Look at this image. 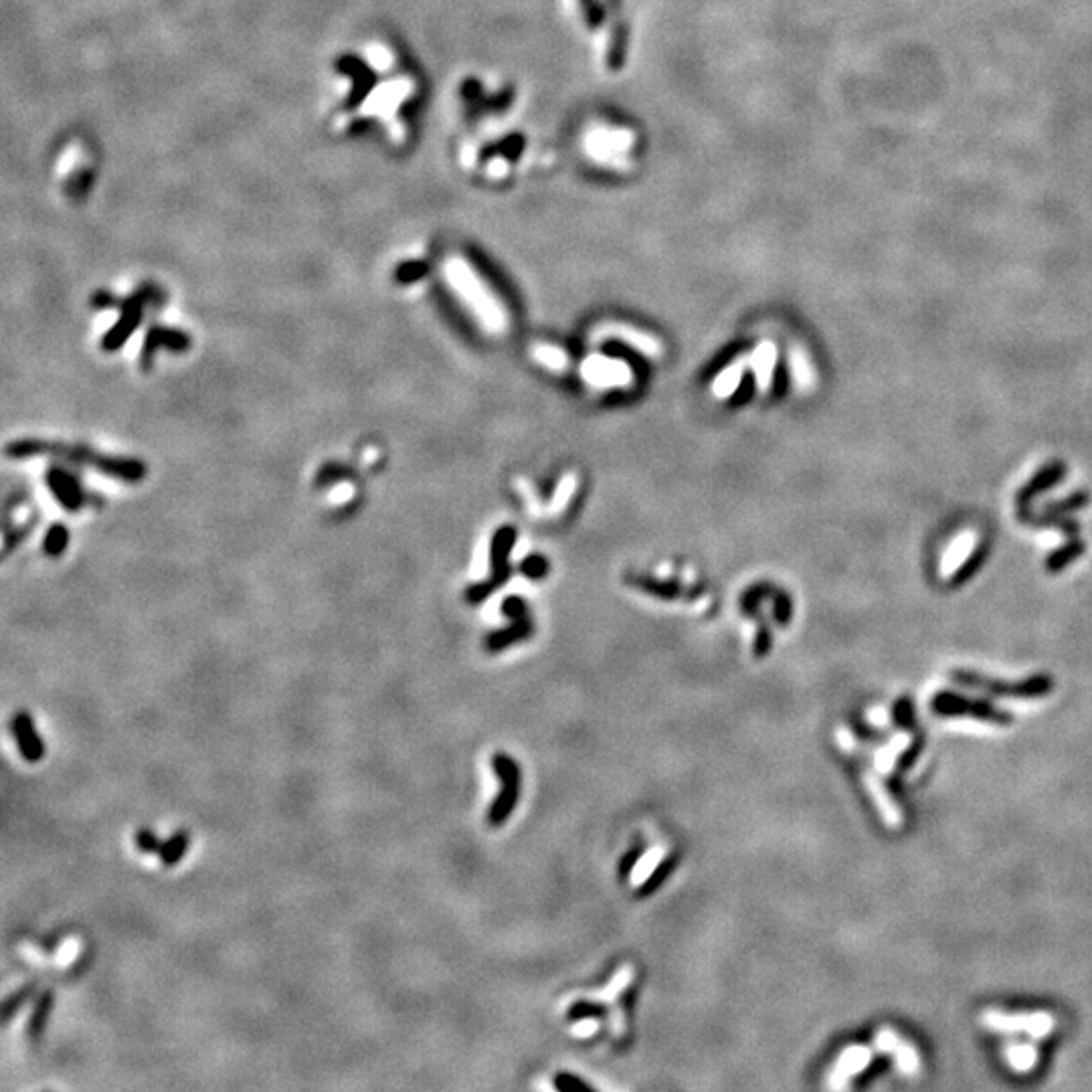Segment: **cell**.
I'll return each mask as SVG.
<instances>
[{"mask_svg": "<svg viewBox=\"0 0 1092 1092\" xmlns=\"http://www.w3.org/2000/svg\"><path fill=\"white\" fill-rule=\"evenodd\" d=\"M575 492H577V476L575 473H564L561 482L557 484L555 496H552L549 508H546V514L549 516L563 514L564 508L571 504L572 496H575Z\"/></svg>", "mask_w": 1092, "mask_h": 1092, "instance_id": "4316f807", "label": "cell"}, {"mask_svg": "<svg viewBox=\"0 0 1092 1092\" xmlns=\"http://www.w3.org/2000/svg\"><path fill=\"white\" fill-rule=\"evenodd\" d=\"M1084 552H1087V542H1084L1082 538H1078V536L1068 538L1067 544H1062L1060 549H1056L1054 552H1050V555L1046 557V563H1044L1046 571L1060 572L1067 569L1068 564L1074 563L1076 558H1081Z\"/></svg>", "mask_w": 1092, "mask_h": 1092, "instance_id": "603a6c76", "label": "cell"}, {"mask_svg": "<svg viewBox=\"0 0 1092 1092\" xmlns=\"http://www.w3.org/2000/svg\"><path fill=\"white\" fill-rule=\"evenodd\" d=\"M494 771L500 781L504 783V789L500 791L494 804H492L488 819L492 826H502L508 819L512 809H514L518 793H521V771H518L516 762L506 755L494 756Z\"/></svg>", "mask_w": 1092, "mask_h": 1092, "instance_id": "9c48e42d", "label": "cell"}, {"mask_svg": "<svg viewBox=\"0 0 1092 1092\" xmlns=\"http://www.w3.org/2000/svg\"><path fill=\"white\" fill-rule=\"evenodd\" d=\"M872 1062V1050L866 1046H850L844 1054L840 1056L838 1064L832 1070V1087L841 1088L852 1081L854 1076L860 1074L862 1070L868 1068Z\"/></svg>", "mask_w": 1092, "mask_h": 1092, "instance_id": "9a60e30c", "label": "cell"}, {"mask_svg": "<svg viewBox=\"0 0 1092 1092\" xmlns=\"http://www.w3.org/2000/svg\"><path fill=\"white\" fill-rule=\"evenodd\" d=\"M190 344H193V340H190L188 334L181 330V328L150 326L142 342L140 365L144 371H148V368L154 363L156 354L160 351H167L173 354H184L190 351Z\"/></svg>", "mask_w": 1092, "mask_h": 1092, "instance_id": "8fae6325", "label": "cell"}, {"mask_svg": "<svg viewBox=\"0 0 1092 1092\" xmlns=\"http://www.w3.org/2000/svg\"><path fill=\"white\" fill-rule=\"evenodd\" d=\"M670 868H672V866H670V864H663V866H660V868H657V870H654V876H651V880H649V884H646V888H643V890H642V892H651V890H656V888H657V884H660V880H662V878H666V876H668V872H670Z\"/></svg>", "mask_w": 1092, "mask_h": 1092, "instance_id": "8d00e7d4", "label": "cell"}, {"mask_svg": "<svg viewBox=\"0 0 1092 1092\" xmlns=\"http://www.w3.org/2000/svg\"><path fill=\"white\" fill-rule=\"evenodd\" d=\"M35 993H37V985L35 983H26V985H23V988H18L17 991H12L11 996L4 999V1003H3V1022L9 1024L11 1019L15 1018V1014H18V1011H21L23 1005L26 1002H31L32 997H35Z\"/></svg>", "mask_w": 1092, "mask_h": 1092, "instance_id": "f546056e", "label": "cell"}, {"mask_svg": "<svg viewBox=\"0 0 1092 1092\" xmlns=\"http://www.w3.org/2000/svg\"><path fill=\"white\" fill-rule=\"evenodd\" d=\"M862 779H864V785L868 791H870L874 805H876L880 818L884 819V824L888 827H898L903 824V813H900V807L894 804L892 795L888 793V789L884 787V783L880 781L878 775H874L872 771L862 773Z\"/></svg>", "mask_w": 1092, "mask_h": 1092, "instance_id": "e0dca14e", "label": "cell"}, {"mask_svg": "<svg viewBox=\"0 0 1092 1092\" xmlns=\"http://www.w3.org/2000/svg\"><path fill=\"white\" fill-rule=\"evenodd\" d=\"M69 546V528L61 522L51 524L43 536V552L51 558H59Z\"/></svg>", "mask_w": 1092, "mask_h": 1092, "instance_id": "f1b7e54d", "label": "cell"}, {"mask_svg": "<svg viewBox=\"0 0 1092 1092\" xmlns=\"http://www.w3.org/2000/svg\"><path fill=\"white\" fill-rule=\"evenodd\" d=\"M45 486L51 492V496L55 498V502L61 506L65 512L69 514H75V512L83 510L91 500H94V494L85 488L82 479H79L74 472L67 468V464H53L51 468L45 472Z\"/></svg>", "mask_w": 1092, "mask_h": 1092, "instance_id": "8992f818", "label": "cell"}, {"mask_svg": "<svg viewBox=\"0 0 1092 1092\" xmlns=\"http://www.w3.org/2000/svg\"><path fill=\"white\" fill-rule=\"evenodd\" d=\"M457 273L456 280L450 278V284L468 312H472V318L490 334H506L510 328V314L488 281H484L468 261L459 263Z\"/></svg>", "mask_w": 1092, "mask_h": 1092, "instance_id": "7a4b0ae2", "label": "cell"}, {"mask_svg": "<svg viewBox=\"0 0 1092 1092\" xmlns=\"http://www.w3.org/2000/svg\"><path fill=\"white\" fill-rule=\"evenodd\" d=\"M156 300H158V295L150 286L138 289L136 294H131L126 300H122L120 318L114 322V326H110V330L105 332L102 338L103 351L105 352L120 351V348L130 340L131 334L140 328L142 320H144V310H146L148 304H152V301Z\"/></svg>", "mask_w": 1092, "mask_h": 1092, "instance_id": "277c9868", "label": "cell"}, {"mask_svg": "<svg viewBox=\"0 0 1092 1092\" xmlns=\"http://www.w3.org/2000/svg\"><path fill=\"white\" fill-rule=\"evenodd\" d=\"M134 840H136L138 852H142V854H156L158 856V852H160V847H162V841L158 840V835L154 833V830H150V827H140V830L136 832Z\"/></svg>", "mask_w": 1092, "mask_h": 1092, "instance_id": "4dcf8cb0", "label": "cell"}, {"mask_svg": "<svg viewBox=\"0 0 1092 1092\" xmlns=\"http://www.w3.org/2000/svg\"><path fill=\"white\" fill-rule=\"evenodd\" d=\"M868 719H870V725H874L876 728H886L890 725V714L886 713L884 708H874L868 713Z\"/></svg>", "mask_w": 1092, "mask_h": 1092, "instance_id": "d590c367", "label": "cell"}, {"mask_svg": "<svg viewBox=\"0 0 1092 1092\" xmlns=\"http://www.w3.org/2000/svg\"><path fill=\"white\" fill-rule=\"evenodd\" d=\"M344 472L346 470L342 468V465H337V464L324 465V468H322V472L318 473V486H330L334 482H338V479H342V473H344Z\"/></svg>", "mask_w": 1092, "mask_h": 1092, "instance_id": "d6a6232c", "label": "cell"}, {"mask_svg": "<svg viewBox=\"0 0 1092 1092\" xmlns=\"http://www.w3.org/2000/svg\"><path fill=\"white\" fill-rule=\"evenodd\" d=\"M591 1032H595V1024L593 1022L581 1024V1025H577V1028H575V1034H578V1036H589Z\"/></svg>", "mask_w": 1092, "mask_h": 1092, "instance_id": "74e56055", "label": "cell"}, {"mask_svg": "<svg viewBox=\"0 0 1092 1092\" xmlns=\"http://www.w3.org/2000/svg\"><path fill=\"white\" fill-rule=\"evenodd\" d=\"M748 368V358L741 357L730 363L725 371L719 372V377L714 379L713 383V393L716 399H730L734 394V391L741 386V380L745 377Z\"/></svg>", "mask_w": 1092, "mask_h": 1092, "instance_id": "ffe728a7", "label": "cell"}, {"mask_svg": "<svg viewBox=\"0 0 1092 1092\" xmlns=\"http://www.w3.org/2000/svg\"><path fill=\"white\" fill-rule=\"evenodd\" d=\"M11 730H12V736H15L18 753H21V756L26 762L43 761V756H45L43 739H41V734H39L35 720H32V716L29 713L21 710V713H17L15 716H12Z\"/></svg>", "mask_w": 1092, "mask_h": 1092, "instance_id": "7c38bea8", "label": "cell"}, {"mask_svg": "<svg viewBox=\"0 0 1092 1092\" xmlns=\"http://www.w3.org/2000/svg\"><path fill=\"white\" fill-rule=\"evenodd\" d=\"M988 557H989V544H979L977 549L973 550L971 555L967 557L961 564H959V569L953 572L951 578H949V587L951 589H959V587H963V585L969 583L971 578L983 569V564H985V561H988Z\"/></svg>", "mask_w": 1092, "mask_h": 1092, "instance_id": "7402d4cb", "label": "cell"}, {"mask_svg": "<svg viewBox=\"0 0 1092 1092\" xmlns=\"http://www.w3.org/2000/svg\"><path fill=\"white\" fill-rule=\"evenodd\" d=\"M775 365H777V351L771 342H762L748 357V368L753 371L756 391H769L773 383Z\"/></svg>", "mask_w": 1092, "mask_h": 1092, "instance_id": "ac0fdd59", "label": "cell"}, {"mask_svg": "<svg viewBox=\"0 0 1092 1092\" xmlns=\"http://www.w3.org/2000/svg\"><path fill=\"white\" fill-rule=\"evenodd\" d=\"M1005 1058L1016 1072H1030L1038 1064V1048L1028 1042H1011L1005 1048Z\"/></svg>", "mask_w": 1092, "mask_h": 1092, "instance_id": "484cf974", "label": "cell"}, {"mask_svg": "<svg viewBox=\"0 0 1092 1092\" xmlns=\"http://www.w3.org/2000/svg\"><path fill=\"white\" fill-rule=\"evenodd\" d=\"M530 357L532 360H536L538 365L544 366L546 371L550 372H563L567 371L569 366V354L558 348L555 344H546V342H536V344L530 346Z\"/></svg>", "mask_w": 1092, "mask_h": 1092, "instance_id": "cb8c5ba5", "label": "cell"}, {"mask_svg": "<svg viewBox=\"0 0 1092 1092\" xmlns=\"http://www.w3.org/2000/svg\"><path fill=\"white\" fill-rule=\"evenodd\" d=\"M6 457L11 459H29L47 456L57 459L59 464L77 465V468H88L100 472L102 476L116 479L122 484H140L148 476V468L140 459L126 457V456H110L91 450L89 445L82 443H65V442H49V439L26 437L17 439L6 445Z\"/></svg>", "mask_w": 1092, "mask_h": 1092, "instance_id": "6da1fadb", "label": "cell"}, {"mask_svg": "<svg viewBox=\"0 0 1092 1092\" xmlns=\"http://www.w3.org/2000/svg\"><path fill=\"white\" fill-rule=\"evenodd\" d=\"M591 338H593L595 342L620 340L646 358H660L663 354L662 342L657 340L654 334L640 330V328H635V326L621 324V322H607V324H601L599 328H595L593 334H591Z\"/></svg>", "mask_w": 1092, "mask_h": 1092, "instance_id": "30bf717a", "label": "cell"}, {"mask_svg": "<svg viewBox=\"0 0 1092 1092\" xmlns=\"http://www.w3.org/2000/svg\"><path fill=\"white\" fill-rule=\"evenodd\" d=\"M932 710L940 716H969L973 720L979 722H988V725H997V727H1008L1010 725V716L999 713L997 708H993L991 704L982 702V700H969L963 698V696L953 694V692H943L939 694L935 700H932Z\"/></svg>", "mask_w": 1092, "mask_h": 1092, "instance_id": "ba28073f", "label": "cell"}, {"mask_svg": "<svg viewBox=\"0 0 1092 1092\" xmlns=\"http://www.w3.org/2000/svg\"><path fill=\"white\" fill-rule=\"evenodd\" d=\"M951 677L961 688L999 696V698H1042V696L1050 694L1052 686H1054L1052 677L1044 674L1032 676L1024 682H999L975 672H967V670H957V672L951 674Z\"/></svg>", "mask_w": 1092, "mask_h": 1092, "instance_id": "3957f363", "label": "cell"}, {"mask_svg": "<svg viewBox=\"0 0 1092 1092\" xmlns=\"http://www.w3.org/2000/svg\"><path fill=\"white\" fill-rule=\"evenodd\" d=\"M912 736L909 733H898L894 734L886 745L876 748V755H874V765L880 773L890 775L894 771V765H897L898 756L903 755L906 748L911 747Z\"/></svg>", "mask_w": 1092, "mask_h": 1092, "instance_id": "44dd1931", "label": "cell"}, {"mask_svg": "<svg viewBox=\"0 0 1092 1092\" xmlns=\"http://www.w3.org/2000/svg\"><path fill=\"white\" fill-rule=\"evenodd\" d=\"M516 486H518V490H521L522 494H524V500H526V508H528L530 514H538V512H541V504H538V498L535 496L536 492H535V494H532V486H530L528 482H526V479H522V478L518 479Z\"/></svg>", "mask_w": 1092, "mask_h": 1092, "instance_id": "836d02e7", "label": "cell"}, {"mask_svg": "<svg viewBox=\"0 0 1092 1092\" xmlns=\"http://www.w3.org/2000/svg\"><path fill=\"white\" fill-rule=\"evenodd\" d=\"M1018 518L1019 522L1032 526V528H1054L1060 530L1062 535H1067L1068 538H1074L1081 535V522L1074 521L1070 516H1060V514H1050V512H1036L1032 510L1030 506H1018Z\"/></svg>", "mask_w": 1092, "mask_h": 1092, "instance_id": "2e32d148", "label": "cell"}, {"mask_svg": "<svg viewBox=\"0 0 1092 1092\" xmlns=\"http://www.w3.org/2000/svg\"><path fill=\"white\" fill-rule=\"evenodd\" d=\"M1067 472H1068L1067 464L1060 462V459H1054V462L1046 464L1040 472H1036L1034 476L1030 478V482H1025L1022 488L1018 490L1016 506H1030L1038 496H1042L1044 492L1056 488V486L1067 478Z\"/></svg>", "mask_w": 1092, "mask_h": 1092, "instance_id": "4fadbf2b", "label": "cell"}, {"mask_svg": "<svg viewBox=\"0 0 1092 1092\" xmlns=\"http://www.w3.org/2000/svg\"><path fill=\"white\" fill-rule=\"evenodd\" d=\"M660 858H662V852H651V854H648V856L640 862V868H637V872H635L637 883H640V880H643L646 876H649V874L656 870V864H657V860H660Z\"/></svg>", "mask_w": 1092, "mask_h": 1092, "instance_id": "e575fe53", "label": "cell"}, {"mask_svg": "<svg viewBox=\"0 0 1092 1092\" xmlns=\"http://www.w3.org/2000/svg\"><path fill=\"white\" fill-rule=\"evenodd\" d=\"M581 377L595 389H625L634 383V371L621 358L593 354L581 366Z\"/></svg>", "mask_w": 1092, "mask_h": 1092, "instance_id": "52a82bcc", "label": "cell"}, {"mask_svg": "<svg viewBox=\"0 0 1092 1092\" xmlns=\"http://www.w3.org/2000/svg\"><path fill=\"white\" fill-rule=\"evenodd\" d=\"M876 1048L884 1054H894V1062H897V1068L903 1072V1074L911 1076L917 1074L920 1068V1058L918 1052L914 1050V1046H911L909 1042H904L897 1032L890 1028L880 1030L876 1034Z\"/></svg>", "mask_w": 1092, "mask_h": 1092, "instance_id": "5bb4252c", "label": "cell"}, {"mask_svg": "<svg viewBox=\"0 0 1092 1092\" xmlns=\"http://www.w3.org/2000/svg\"><path fill=\"white\" fill-rule=\"evenodd\" d=\"M555 1087H557L558 1090H564V1092H572V1090H593V1087H589L587 1082L581 1081V1078H577L575 1074H558V1076H557V1081H555Z\"/></svg>", "mask_w": 1092, "mask_h": 1092, "instance_id": "1f68e13d", "label": "cell"}, {"mask_svg": "<svg viewBox=\"0 0 1092 1092\" xmlns=\"http://www.w3.org/2000/svg\"><path fill=\"white\" fill-rule=\"evenodd\" d=\"M190 846V835L187 830H179L174 832L167 841H162L160 852H158V860L164 868H173L182 862V858L187 856Z\"/></svg>", "mask_w": 1092, "mask_h": 1092, "instance_id": "d4e9b609", "label": "cell"}, {"mask_svg": "<svg viewBox=\"0 0 1092 1092\" xmlns=\"http://www.w3.org/2000/svg\"><path fill=\"white\" fill-rule=\"evenodd\" d=\"M1088 504H1090V492L1088 490H1074L1067 498L1054 500V502H1046L1042 506V510L1050 512V514L1068 516V514H1072V512L1087 508Z\"/></svg>", "mask_w": 1092, "mask_h": 1092, "instance_id": "83f0119b", "label": "cell"}, {"mask_svg": "<svg viewBox=\"0 0 1092 1092\" xmlns=\"http://www.w3.org/2000/svg\"><path fill=\"white\" fill-rule=\"evenodd\" d=\"M53 1005H55V993L51 989L37 996L35 1005H32V1011L29 1016V1024H26V1038L31 1042H37L45 1034V1030H47Z\"/></svg>", "mask_w": 1092, "mask_h": 1092, "instance_id": "d6986e66", "label": "cell"}, {"mask_svg": "<svg viewBox=\"0 0 1092 1092\" xmlns=\"http://www.w3.org/2000/svg\"><path fill=\"white\" fill-rule=\"evenodd\" d=\"M982 1024L997 1034L1018 1036L1025 1034L1034 1040L1050 1036L1056 1028V1018L1048 1011H1032V1014H1005L1002 1010H985Z\"/></svg>", "mask_w": 1092, "mask_h": 1092, "instance_id": "5b68a950", "label": "cell"}]
</instances>
